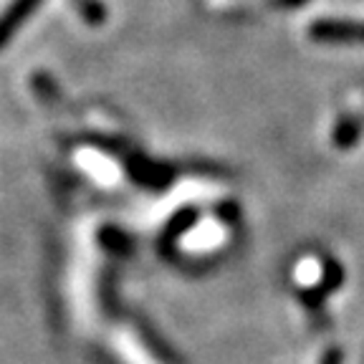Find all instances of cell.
Segmentation results:
<instances>
[{
    "label": "cell",
    "mask_w": 364,
    "mask_h": 364,
    "mask_svg": "<svg viewBox=\"0 0 364 364\" xmlns=\"http://www.w3.org/2000/svg\"><path fill=\"white\" fill-rule=\"evenodd\" d=\"M41 0H13V6L0 16V46H6L8 38L13 36V31L21 26L31 13L36 11Z\"/></svg>",
    "instance_id": "obj_2"
},
{
    "label": "cell",
    "mask_w": 364,
    "mask_h": 364,
    "mask_svg": "<svg viewBox=\"0 0 364 364\" xmlns=\"http://www.w3.org/2000/svg\"><path fill=\"white\" fill-rule=\"evenodd\" d=\"M311 36L326 43H364V26L341 21H318L311 26Z\"/></svg>",
    "instance_id": "obj_1"
}]
</instances>
